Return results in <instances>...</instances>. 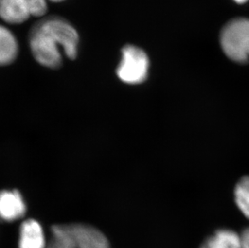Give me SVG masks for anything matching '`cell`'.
I'll return each instance as SVG.
<instances>
[{
  "label": "cell",
  "instance_id": "obj_1",
  "mask_svg": "<svg viewBox=\"0 0 249 248\" xmlns=\"http://www.w3.org/2000/svg\"><path fill=\"white\" fill-rule=\"evenodd\" d=\"M33 57L40 66L56 70L63 62V53L74 60L78 53L79 34L72 24L57 16L40 19L28 33Z\"/></svg>",
  "mask_w": 249,
  "mask_h": 248
},
{
  "label": "cell",
  "instance_id": "obj_2",
  "mask_svg": "<svg viewBox=\"0 0 249 248\" xmlns=\"http://www.w3.org/2000/svg\"><path fill=\"white\" fill-rule=\"evenodd\" d=\"M222 49L226 55L238 63L249 60V19H233L226 24L220 35Z\"/></svg>",
  "mask_w": 249,
  "mask_h": 248
},
{
  "label": "cell",
  "instance_id": "obj_3",
  "mask_svg": "<svg viewBox=\"0 0 249 248\" xmlns=\"http://www.w3.org/2000/svg\"><path fill=\"white\" fill-rule=\"evenodd\" d=\"M149 71V59L141 48L127 45L121 50V59L116 69L119 79L128 85L145 82Z\"/></svg>",
  "mask_w": 249,
  "mask_h": 248
},
{
  "label": "cell",
  "instance_id": "obj_4",
  "mask_svg": "<svg viewBox=\"0 0 249 248\" xmlns=\"http://www.w3.org/2000/svg\"><path fill=\"white\" fill-rule=\"evenodd\" d=\"M61 226L75 248H110L108 239L96 227L83 223Z\"/></svg>",
  "mask_w": 249,
  "mask_h": 248
},
{
  "label": "cell",
  "instance_id": "obj_5",
  "mask_svg": "<svg viewBox=\"0 0 249 248\" xmlns=\"http://www.w3.org/2000/svg\"><path fill=\"white\" fill-rule=\"evenodd\" d=\"M27 206L21 194L17 190H3L0 192V218L12 223L23 218Z\"/></svg>",
  "mask_w": 249,
  "mask_h": 248
},
{
  "label": "cell",
  "instance_id": "obj_6",
  "mask_svg": "<svg viewBox=\"0 0 249 248\" xmlns=\"http://www.w3.org/2000/svg\"><path fill=\"white\" fill-rule=\"evenodd\" d=\"M47 242L41 225L35 219H27L19 229V248H46Z\"/></svg>",
  "mask_w": 249,
  "mask_h": 248
},
{
  "label": "cell",
  "instance_id": "obj_7",
  "mask_svg": "<svg viewBox=\"0 0 249 248\" xmlns=\"http://www.w3.org/2000/svg\"><path fill=\"white\" fill-rule=\"evenodd\" d=\"M30 17L27 0H0V18L5 23L18 25Z\"/></svg>",
  "mask_w": 249,
  "mask_h": 248
},
{
  "label": "cell",
  "instance_id": "obj_8",
  "mask_svg": "<svg viewBox=\"0 0 249 248\" xmlns=\"http://www.w3.org/2000/svg\"><path fill=\"white\" fill-rule=\"evenodd\" d=\"M199 248H241L240 233L230 228H219L207 236Z\"/></svg>",
  "mask_w": 249,
  "mask_h": 248
},
{
  "label": "cell",
  "instance_id": "obj_9",
  "mask_svg": "<svg viewBox=\"0 0 249 248\" xmlns=\"http://www.w3.org/2000/svg\"><path fill=\"white\" fill-rule=\"evenodd\" d=\"M19 43L14 33L0 24V66L16 61L19 54Z\"/></svg>",
  "mask_w": 249,
  "mask_h": 248
},
{
  "label": "cell",
  "instance_id": "obj_10",
  "mask_svg": "<svg viewBox=\"0 0 249 248\" xmlns=\"http://www.w3.org/2000/svg\"><path fill=\"white\" fill-rule=\"evenodd\" d=\"M233 199L238 211L249 220V175L243 176L235 183Z\"/></svg>",
  "mask_w": 249,
  "mask_h": 248
},
{
  "label": "cell",
  "instance_id": "obj_11",
  "mask_svg": "<svg viewBox=\"0 0 249 248\" xmlns=\"http://www.w3.org/2000/svg\"><path fill=\"white\" fill-rule=\"evenodd\" d=\"M52 239L47 244L46 248H75L66 236L62 226L55 225L52 227Z\"/></svg>",
  "mask_w": 249,
  "mask_h": 248
},
{
  "label": "cell",
  "instance_id": "obj_12",
  "mask_svg": "<svg viewBox=\"0 0 249 248\" xmlns=\"http://www.w3.org/2000/svg\"><path fill=\"white\" fill-rule=\"evenodd\" d=\"M30 17L42 19L48 12L47 0H27Z\"/></svg>",
  "mask_w": 249,
  "mask_h": 248
},
{
  "label": "cell",
  "instance_id": "obj_13",
  "mask_svg": "<svg viewBox=\"0 0 249 248\" xmlns=\"http://www.w3.org/2000/svg\"><path fill=\"white\" fill-rule=\"evenodd\" d=\"M241 248H249V227H246L240 233Z\"/></svg>",
  "mask_w": 249,
  "mask_h": 248
},
{
  "label": "cell",
  "instance_id": "obj_14",
  "mask_svg": "<svg viewBox=\"0 0 249 248\" xmlns=\"http://www.w3.org/2000/svg\"><path fill=\"white\" fill-rule=\"evenodd\" d=\"M50 1L53 2H63V1H65V0H50Z\"/></svg>",
  "mask_w": 249,
  "mask_h": 248
},
{
  "label": "cell",
  "instance_id": "obj_15",
  "mask_svg": "<svg viewBox=\"0 0 249 248\" xmlns=\"http://www.w3.org/2000/svg\"><path fill=\"white\" fill-rule=\"evenodd\" d=\"M234 1L237 2H240V3H241V2H247L248 0H234Z\"/></svg>",
  "mask_w": 249,
  "mask_h": 248
}]
</instances>
